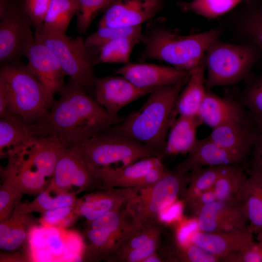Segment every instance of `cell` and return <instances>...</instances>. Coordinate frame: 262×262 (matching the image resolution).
<instances>
[{
    "mask_svg": "<svg viewBox=\"0 0 262 262\" xmlns=\"http://www.w3.org/2000/svg\"><path fill=\"white\" fill-rule=\"evenodd\" d=\"M82 85L70 79L47 114L31 125L33 136L52 137L69 147L122 122L126 115L109 114Z\"/></svg>",
    "mask_w": 262,
    "mask_h": 262,
    "instance_id": "obj_1",
    "label": "cell"
},
{
    "mask_svg": "<svg viewBox=\"0 0 262 262\" xmlns=\"http://www.w3.org/2000/svg\"><path fill=\"white\" fill-rule=\"evenodd\" d=\"M188 78L173 84L154 88L140 109L109 129L153 148L163 158L169 129L177 117V100Z\"/></svg>",
    "mask_w": 262,
    "mask_h": 262,
    "instance_id": "obj_2",
    "label": "cell"
},
{
    "mask_svg": "<svg viewBox=\"0 0 262 262\" xmlns=\"http://www.w3.org/2000/svg\"><path fill=\"white\" fill-rule=\"evenodd\" d=\"M162 19L148 22L143 33L144 49L140 60L154 59L189 72L205 56L210 46L222 33L220 28L189 35H181L166 26Z\"/></svg>",
    "mask_w": 262,
    "mask_h": 262,
    "instance_id": "obj_3",
    "label": "cell"
},
{
    "mask_svg": "<svg viewBox=\"0 0 262 262\" xmlns=\"http://www.w3.org/2000/svg\"><path fill=\"white\" fill-rule=\"evenodd\" d=\"M0 97L6 101L10 113L28 124L41 120L55 100L28 66L19 62L0 64Z\"/></svg>",
    "mask_w": 262,
    "mask_h": 262,
    "instance_id": "obj_4",
    "label": "cell"
},
{
    "mask_svg": "<svg viewBox=\"0 0 262 262\" xmlns=\"http://www.w3.org/2000/svg\"><path fill=\"white\" fill-rule=\"evenodd\" d=\"M34 38L54 55L66 75L94 95V73L100 63L98 55L91 53L81 36L71 38L66 33L47 30L43 24L33 27Z\"/></svg>",
    "mask_w": 262,
    "mask_h": 262,
    "instance_id": "obj_5",
    "label": "cell"
},
{
    "mask_svg": "<svg viewBox=\"0 0 262 262\" xmlns=\"http://www.w3.org/2000/svg\"><path fill=\"white\" fill-rule=\"evenodd\" d=\"M259 51L249 42L234 44L215 41L205 55L206 88L233 85L245 79L257 61Z\"/></svg>",
    "mask_w": 262,
    "mask_h": 262,
    "instance_id": "obj_6",
    "label": "cell"
},
{
    "mask_svg": "<svg viewBox=\"0 0 262 262\" xmlns=\"http://www.w3.org/2000/svg\"><path fill=\"white\" fill-rule=\"evenodd\" d=\"M189 172L177 164L157 182L134 193L125 205L133 222L146 224L159 220L160 213L183 194Z\"/></svg>",
    "mask_w": 262,
    "mask_h": 262,
    "instance_id": "obj_7",
    "label": "cell"
},
{
    "mask_svg": "<svg viewBox=\"0 0 262 262\" xmlns=\"http://www.w3.org/2000/svg\"><path fill=\"white\" fill-rule=\"evenodd\" d=\"M76 145L94 167L118 162L127 164L152 157L162 158L153 148L109 129Z\"/></svg>",
    "mask_w": 262,
    "mask_h": 262,
    "instance_id": "obj_8",
    "label": "cell"
},
{
    "mask_svg": "<svg viewBox=\"0 0 262 262\" xmlns=\"http://www.w3.org/2000/svg\"><path fill=\"white\" fill-rule=\"evenodd\" d=\"M66 229L32 226L27 238L30 259L34 262L83 260L85 247L81 237Z\"/></svg>",
    "mask_w": 262,
    "mask_h": 262,
    "instance_id": "obj_9",
    "label": "cell"
},
{
    "mask_svg": "<svg viewBox=\"0 0 262 262\" xmlns=\"http://www.w3.org/2000/svg\"><path fill=\"white\" fill-rule=\"evenodd\" d=\"M100 186L94 167L74 145L64 148L47 189L58 195L75 186L78 194Z\"/></svg>",
    "mask_w": 262,
    "mask_h": 262,
    "instance_id": "obj_10",
    "label": "cell"
},
{
    "mask_svg": "<svg viewBox=\"0 0 262 262\" xmlns=\"http://www.w3.org/2000/svg\"><path fill=\"white\" fill-rule=\"evenodd\" d=\"M0 64L18 62L35 38L33 24L22 4L10 6L0 16Z\"/></svg>",
    "mask_w": 262,
    "mask_h": 262,
    "instance_id": "obj_11",
    "label": "cell"
},
{
    "mask_svg": "<svg viewBox=\"0 0 262 262\" xmlns=\"http://www.w3.org/2000/svg\"><path fill=\"white\" fill-rule=\"evenodd\" d=\"M8 163L1 174L4 180L15 185L23 194L38 195L47 188V177L38 169L31 150L28 139L7 157Z\"/></svg>",
    "mask_w": 262,
    "mask_h": 262,
    "instance_id": "obj_12",
    "label": "cell"
},
{
    "mask_svg": "<svg viewBox=\"0 0 262 262\" xmlns=\"http://www.w3.org/2000/svg\"><path fill=\"white\" fill-rule=\"evenodd\" d=\"M196 217L198 229L205 232H230L248 227L244 206L237 199L216 200L203 207Z\"/></svg>",
    "mask_w": 262,
    "mask_h": 262,
    "instance_id": "obj_13",
    "label": "cell"
},
{
    "mask_svg": "<svg viewBox=\"0 0 262 262\" xmlns=\"http://www.w3.org/2000/svg\"><path fill=\"white\" fill-rule=\"evenodd\" d=\"M164 6V0H111L98 27L142 26L153 19Z\"/></svg>",
    "mask_w": 262,
    "mask_h": 262,
    "instance_id": "obj_14",
    "label": "cell"
},
{
    "mask_svg": "<svg viewBox=\"0 0 262 262\" xmlns=\"http://www.w3.org/2000/svg\"><path fill=\"white\" fill-rule=\"evenodd\" d=\"M95 98L110 114L118 115L127 105L149 94L151 91L138 88L124 77L109 76L95 77Z\"/></svg>",
    "mask_w": 262,
    "mask_h": 262,
    "instance_id": "obj_15",
    "label": "cell"
},
{
    "mask_svg": "<svg viewBox=\"0 0 262 262\" xmlns=\"http://www.w3.org/2000/svg\"><path fill=\"white\" fill-rule=\"evenodd\" d=\"M115 73L126 78L136 87L151 91L186 79L189 72L172 66L150 63H128L117 68Z\"/></svg>",
    "mask_w": 262,
    "mask_h": 262,
    "instance_id": "obj_16",
    "label": "cell"
},
{
    "mask_svg": "<svg viewBox=\"0 0 262 262\" xmlns=\"http://www.w3.org/2000/svg\"><path fill=\"white\" fill-rule=\"evenodd\" d=\"M25 56L31 72L54 98L65 85L66 75L57 58L46 46L35 39L28 48Z\"/></svg>",
    "mask_w": 262,
    "mask_h": 262,
    "instance_id": "obj_17",
    "label": "cell"
},
{
    "mask_svg": "<svg viewBox=\"0 0 262 262\" xmlns=\"http://www.w3.org/2000/svg\"><path fill=\"white\" fill-rule=\"evenodd\" d=\"M258 131V127L247 113L240 119L212 129L208 137L245 161L252 150Z\"/></svg>",
    "mask_w": 262,
    "mask_h": 262,
    "instance_id": "obj_18",
    "label": "cell"
},
{
    "mask_svg": "<svg viewBox=\"0 0 262 262\" xmlns=\"http://www.w3.org/2000/svg\"><path fill=\"white\" fill-rule=\"evenodd\" d=\"M135 192L131 187L102 188L79 198L74 210L79 216L84 217L88 222L92 221L123 207Z\"/></svg>",
    "mask_w": 262,
    "mask_h": 262,
    "instance_id": "obj_19",
    "label": "cell"
},
{
    "mask_svg": "<svg viewBox=\"0 0 262 262\" xmlns=\"http://www.w3.org/2000/svg\"><path fill=\"white\" fill-rule=\"evenodd\" d=\"M252 231L246 229L230 232H208L198 230L190 237L192 243L225 262L230 255L237 252L254 240Z\"/></svg>",
    "mask_w": 262,
    "mask_h": 262,
    "instance_id": "obj_20",
    "label": "cell"
},
{
    "mask_svg": "<svg viewBox=\"0 0 262 262\" xmlns=\"http://www.w3.org/2000/svg\"><path fill=\"white\" fill-rule=\"evenodd\" d=\"M162 159L149 157L124 164L119 167L111 166L95 167L97 176L102 188H131L134 187Z\"/></svg>",
    "mask_w": 262,
    "mask_h": 262,
    "instance_id": "obj_21",
    "label": "cell"
},
{
    "mask_svg": "<svg viewBox=\"0 0 262 262\" xmlns=\"http://www.w3.org/2000/svg\"><path fill=\"white\" fill-rule=\"evenodd\" d=\"M244 161L241 157L218 145L207 136L205 138L197 139L186 158L177 165L190 171L196 167L242 164Z\"/></svg>",
    "mask_w": 262,
    "mask_h": 262,
    "instance_id": "obj_22",
    "label": "cell"
},
{
    "mask_svg": "<svg viewBox=\"0 0 262 262\" xmlns=\"http://www.w3.org/2000/svg\"><path fill=\"white\" fill-rule=\"evenodd\" d=\"M247 114L240 101L220 97L207 88L198 115L202 123L213 129Z\"/></svg>",
    "mask_w": 262,
    "mask_h": 262,
    "instance_id": "obj_23",
    "label": "cell"
},
{
    "mask_svg": "<svg viewBox=\"0 0 262 262\" xmlns=\"http://www.w3.org/2000/svg\"><path fill=\"white\" fill-rule=\"evenodd\" d=\"M205 68L204 56L198 65L189 71L188 79L177 100L175 113L177 116L198 115L207 90L204 77Z\"/></svg>",
    "mask_w": 262,
    "mask_h": 262,
    "instance_id": "obj_24",
    "label": "cell"
},
{
    "mask_svg": "<svg viewBox=\"0 0 262 262\" xmlns=\"http://www.w3.org/2000/svg\"><path fill=\"white\" fill-rule=\"evenodd\" d=\"M202 124L198 115H178L169 129L163 157L188 153L197 139V130Z\"/></svg>",
    "mask_w": 262,
    "mask_h": 262,
    "instance_id": "obj_25",
    "label": "cell"
},
{
    "mask_svg": "<svg viewBox=\"0 0 262 262\" xmlns=\"http://www.w3.org/2000/svg\"><path fill=\"white\" fill-rule=\"evenodd\" d=\"M164 229V224L160 220L146 224L133 222L114 244L107 261L116 262L123 255L141 247L152 237L162 235Z\"/></svg>",
    "mask_w": 262,
    "mask_h": 262,
    "instance_id": "obj_26",
    "label": "cell"
},
{
    "mask_svg": "<svg viewBox=\"0 0 262 262\" xmlns=\"http://www.w3.org/2000/svg\"><path fill=\"white\" fill-rule=\"evenodd\" d=\"M239 199L243 203L248 221V227L257 234L262 229V173L250 168L241 190Z\"/></svg>",
    "mask_w": 262,
    "mask_h": 262,
    "instance_id": "obj_27",
    "label": "cell"
},
{
    "mask_svg": "<svg viewBox=\"0 0 262 262\" xmlns=\"http://www.w3.org/2000/svg\"><path fill=\"white\" fill-rule=\"evenodd\" d=\"M30 124L18 115L13 114L0 118V154L7 157L9 154L32 137Z\"/></svg>",
    "mask_w": 262,
    "mask_h": 262,
    "instance_id": "obj_28",
    "label": "cell"
},
{
    "mask_svg": "<svg viewBox=\"0 0 262 262\" xmlns=\"http://www.w3.org/2000/svg\"><path fill=\"white\" fill-rule=\"evenodd\" d=\"M246 178L242 164L223 165L213 187L217 200L239 199L240 193Z\"/></svg>",
    "mask_w": 262,
    "mask_h": 262,
    "instance_id": "obj_29",
    "label": "cell"
},
{
    "mask_svg": "<svg viewBox=\"0 0 262 262\" xmlns=\"http://www.w3.org/2000/svg\"><path fill=\"white\" fill-rule=\"evenodd\" d=\"M76 195L75 193L68 192L52 196L49 190L46 189L37 195L36 197L31 202L18 203L14 211L21 214H27L32 212L44 213L62 207H75L79 199Z\"/></svg>",
    "mask_w": 262,
    "mask_h": 262,
    "instance_id": "obj_30",
    "label": "cell"
},
{
    "mask_svg": "<svg viewBox=\"0 0 262 262\" xmlns=\"http://www.w3.org/2000/svg\"><path fill=\"white\" fill-rule=\"evenodd\" d=\"M77 11L76 0H51L44 18V27L51 32L65 33Z\"/></svg>",
    "mask_w": 262,
    "mask_h": 262,
    "instance_id": "obj_31",
    "label": "cell"
},
{
    "mask_svg": "<svg viewBox=\"0 0 262 262\" xmlns=\"http://www.w3.org/2000/svg\"><path fill=\"white\" fill-rule=\"evenodd\" d=\"M127 37H137L142 41V26L98 27V30L86 38L85 43L91 53L98 55L100 49L106 44L116 39Z\"/></svg>",
    "mask_w": 262,
    "mask_h": 262,
    "instance_id": "obj_32",
    "label": "cell"
},
{
    "mask_svg": "<svg viewBox=\"0 0 262 262\" xmlns=\"http://www.w3.org/2000/svg\"><path fill=\"white\" fill-rule=\"evenodd\" d=\"M222 166L199 167L191 170L189 183L181 197L182 202L213 188Z\"/></svg>",
    "mask_w": 262,
    "mask_h": 262,
    "instance_id": "obj_33",
    "label": "cell"
},
{
    "mask_svg": "<svg viewBox=\"0 0 262 262\" xmlns=\"http://www.w3.org/2000/svg\"><path fill=\"white\" fill-rule=\"evenodd\" d=\"M243 0H192L178 3L185 11H189L208 19L216 18L231 10Z\"/></svg>",
    "mask_w": 262,
    "mask_h": 262,
    "instance_id": "obj_34",
    "label": "cell"
},
{
    "mask_svg": "<svg viewBox=\"0 0 262 262\" xmlns=\"http://www.w3.org/2000/svg\"><path fill=\"white\" fill-rule=\"evenodd\" d=\"M142 42L137 37H122L114 40L103 46L98 57L100 63H129V59L135 46Z\"/></svg>",
    "mask_w": 262,
    "mask_h": 262,
    "instance_id": "obj_35",
    "label": "cell"
},
{
    "mask_svg": "<svg viewBox=\"0 0 262 262\" xmlns=\"http://www.w3.org/2000/svg\"><path fill=\"white\" fill-rule=\"evenodd\" d=\"M240 102L258 128L262 127V74L249 81L242 91Z\"/></svg>",
    "mask_w": 262,
    "mask_h": 262,
    "instance_id": "obj_36",
    "label": "cell"
},
{
    "mask_svg": "<svg viewBox=\"0 0 262 262\" xmlns=\"http://www.w3.org/2000/svg\"><path fill=\"white\" fill-rule=\"evenodd\" d=\"M78 5L76 28L82 33L89 28L96 17L104 11L111 0H76Z\"/></svg>",
    "mask_w": 262,
    "mask_h": 262,
    "instance_id": "obj_37",
    "label": "cell"
},
{
    "mask_svg": "<svg viewBox=\"0 0 262 262\" xmlns=\"http://www.w3.org/2000/svg\"><path fill=\"white\" fill-rule=\"evenodd\" d=\"M174 260L186 262H218L221 260L202 248L192 243L185 246L176 245L169 253Z\"/></svg>",
    "mask_w": 262,
    "mask_h": 262,
    "instance_id": "obj_38",
    "label": "cell"
},
{
    "mask_svg": "<svg viewBox=\"0 0 262 262\" xmlns=\"http://www.w3.org/2000/svg\"><path fill=\"white\" fill-rule=\"evenodd\" d=\"M79 217L74 207H65L48 211L42 213L39 221L41 225L47 227L66 229Z\"/></svg>",
    "mask_w": 262,
    "mask_h": 262,
    "instance_id": "obj_39",
    "label": "cell"
},
{
    "mask_svg": "<svg viewBox=\"0 0 262 262\" xmlns=\"http://www.w3.org/2000/svg\"><path fill=\"white\" fill-rule=\"evenodd\" d=\"M240 28L248 42L262 52V11H255L247 15L243 19Z\"/></svg>",
    "mask_w": 262,
    "mask_h": 262,
    "instance_id": "obj_40",
    "label": "cell"
},
{
    "mask_svg": "<svg viewBox=\"0 0 262 262\" xmlns=\"http://www.w3.org/2000/svg\"><path fill=\"white\" fill-rule=\"evenodd\" d=\"M16 214V221L4 243L0 247L6 251L18 248L28 238L29 229H27L28 220L26 214H21L14 211Z\"/></svg>",
    "mask_w": 262,
    "mask_h": 262,
    "instance_id": "obj_41",
    "label": "cell"
},
{
    "mask_svg": "<svg viewBox=\"0 0 262 262\" xmlns=\"http://www.w3.org/2000/svg\"><path fill=\"white\" fill-rule=\"evenodd\" d=\"M22 195L15 185L4 180L0 188V221L10 216Z\"/></svg>",
    "mask_w": 262,
    "mask_h": 262,
    "instance_id": "obj_42",
    "label": "cell"
},
{
    "mask_svg": "<svg viewBox=\"0 0 262 262\" xmlns=\"http://www.w3.org/2000/svg\"><path fill=\"white\" fill-rule=\"evenodd\" d=\"M161 235H157L141 247L133 249L120 257L116 262H144L156 253L159 246Z\"/></svg>",
    "mask_w": 262,
    "mask_h": 262,
    "instance_id": "obj_43",
    "label": "cell"
},
{
    "mask_svg": "<svg viewBox=\"0 0 262 262\" xmlns=\"http://www.w3.org/2000/svg\"><path fill=\"white\" fill-rule=\"evenodd\" d=\"M225 262H262V244L254 240L239 251L229 256Z\"/></svg>",
    "mask_w": 262,
    "mask_h": 262,
    "instance_id": "obj_44",
    "label": "cell"
},
{
    "mask_svg": "<svg viewBox=\"0 0 262 262\" xmlns=\"http://www.w3.org/2000/svg\"><path fill=\"white\" fill-rule=\"evenodd\" d=\"M51 0H23V9L32 21L33 27L43 24Z\"/></svg>",
    "mask_w": 262,
    "mask_h": 262,
    "instance_id": "obj_45",
    "label": "cell"
},
{
    "mask_svg": "<svg viewBox=\"0 0 262 262\" xmlns=\"http://www.w3.org/2000/svg\"><path fill=\"white\" fill-rule=\"evenodd\" d=\"M216 200L215 194L213 188H212L200 193L183 202V203L192 213L196 216L203 207Z\"/></svg>",
    "mask_w": 262,
    "mask_h": 262,
    "instance_id": "obj_46",
    "label": "cell"
},
{
    "mask_svg": "<svg viewBox=\"0 0 262 262\" xmlns=\"http://www.w3.org/2000/svg\"><path fill=\"white\" fill-rule=\"evenodd\" d=\"M168 171L162 162L149 170L132 188L136 192L159 180Z\"/></svg>",
    "mask_w": 262,
    "mask_h": 262,
    "instance_id": "obj_47",
    "label": "cell"
},
{
    "mask_svg": "<svg viewBox=\"0 0 262 262\" xmlns=\"http://www.w3.org/2000/svg\"><path fill=\"white\" fill-rule=\"evenodd\" d=\"M258 134L251 151L250 167L262 173V127L258 128Z\"/></svg>",
    "mask_w": 262,
    "mask_h": 262,
    "instance_id": "obj_48",
    "label": "cell"
},
{
    "mask_svg": "<svg viewBox=\"0 0 262 262\" xmlns=\"http://www.w3.org/2000/svg\"><path fill=\"white\" fill-rule=\"evenodd\" d=\"M16 3V0H0V16H2L10 6Z\"/></svg>",
    "mask_w": 262,
    "mask_h": 262,
    "instance_id": "obj_49",
    "label": "cell"
},
{
    "mask_svg": "<svg viewBox=\"0 0 262 262\" xmlns=\"http://www.w3.org/2000/svg\"><path fill=\"white\" fill-rule=\"evenodd\" d=\"M257 235V241L262 244V229Z\"/></svg>",
    "mask_w": 262,
    "mask_h": 262,
    "instance_id": "obj_50",
    "label": "cell"
},
{
    "mask_svg": "<svg viewBox=\"0 0 262 262\" xmlns=\"http://www.w3.org/2000/svg\"></svg>",
    "mask_w": 262,
    "mask_h": 262,
    "instance_id": "obj_51",
    "label": "cell"
}]
</instances>
